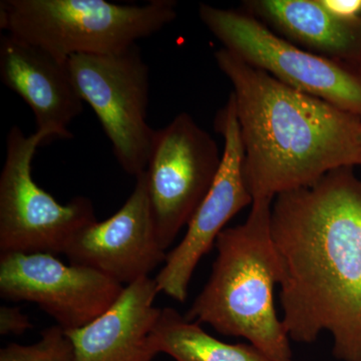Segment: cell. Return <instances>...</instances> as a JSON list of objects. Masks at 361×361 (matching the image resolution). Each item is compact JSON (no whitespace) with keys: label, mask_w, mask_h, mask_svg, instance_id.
Wrapping results in <instances>:
<instances>
[{"label":"cell","mask_w":361,"mask_h":361,"mask_svg":"<svg viewBox=\"0 0 361 361\" xmlns=\"http://www.w3.org/2000/svg\"><path fill=\"white\" fill-rule=\"evenodd\" d=\"M271 233L289 338L312 343L327 331L337 360L361 361V180L353 167L277 196Z\"/></svg>","instance_id":"1"},{"label":"cell","mask_w":361,"mask_h":361,"mask_svg":"<svg viewBox=\"0 0 361 361\" xmlns=\"http://www.w3.org/2000/svg\"><path fill=\"white\" fill-rule=\"evenodd\" d=\"M231 82L253 201L315 184L360 165L361 118L282 84L222 47L214 54Z\"/></svg>","instance_id":"2"},{"label":"cell","mask_w":361,"mask_h":361,"mask_svg":"<svg viewBox=\"0 0 361 361\" xmlns=\"http://www.w3.org/2000/svg\"><path fill=\"white\" fill-rule=\"evenodd\" d=\"M272 203L253 201L243 224L220 233L212 273L185 317L245 338L272 360L292 361L290 338L275 307L280 267L271 233Z\"/></svg>","instance_id":"3"},{"label":"cell","mask_w":361,"mask_h":361,"mask_svg":"<svg viewBox=\"0 0 361 361\" xmlns=\"http://www.w3.org/2000/svg\"><path fill=\"white\" fill-rule=\"evenodd\" d=\"M177 18L174 0L142 6L104 0H2L0 27L56 58L118 54Z\"/></svg>","instance_id":"4"},{"label":"cell","mask_w":361,"mask_h":361,"mask_svg":"<svg viewBox=\"0 0 361 361\" xmlns=\"http://www.w3.org/2000/svg\"><path fill=\"white\" fill-rule=\"evenodd\" d=\"M44 137L13 126L0 175V254H65L80 230L96 222L90 199L59 204L32 178V160Z\"/></svg>","instance_id":"5"},{"label":"cell","mask_w":361,"mask_h":361,"mask_svg":"<svg viewBox=\"0 0 361 361\" xmlns=\"http://www.w3.org/2000/svg\"><path fill=\"white\" fill-rule=\"evenodd\" d=\"M199 16L223 47L282 84L361 118V75L304 51L250 13L201 4Z\"/></svg>","instance_id":"6"},{"label":"cell","mask_w":361,"mask_h":361,"mask_svg":"<svg viewBox=\"0 0 361 361\" xmlns=\"http://www.w3.org/2000/svg\"><path fill=\"white\" fill-rule=\"evenodd\" d=\"M73 84L96 114L118 165L137 178L146 172L156 130L149 127V68L137 44L118 54L68 59Z\"/></svg>","instance_id":"7"},{"label":"cell","mask_w":361,"mask_h":361,"mask_svg":"<svg viewBox=\"0 0 361 361\" xmlns=\"http://www.w3.org/2000/svg\"><path fill=\"white\" fill-rule=\"evenodd\" d=\"M221 161L217 142L189 114H179L156 130L146 177L164 250L193 218L215 182Z\"/></svg>","instance_id":"8"},{"label":"cell","mask_w":361,"mask_h":361,"mask_svg":"<svg viewBox=\"0 0 361 361\" xmlns=\"http://www.w3.org/2000/svg\"><path fill=\"white\" fill-rule=\"evenodd\" d=\"M123 289L99 271L66 265L52 254H0V296L37 304L66 331L96 320Z\"/></svg>","instance_id":"9"},{"label":"cell","mask_w":361,"mask_h":361,"mask_svg":"<svg viewBox=\"0 0 361 361\" xmlns=\"http://www.w3.org/2000/svg\"><path fill=\"white\" fill-rule=\"evenodd\" d=\"M215 127L224 139L222 161L213 186L188 224L184 238L168 253L155 278L159 291L185 302L190 282L201 259L215 246L226 224L253 198L244 178V148L234 97L216 116Z\"/></svg>","instance_id":"10"},{"label":"cell","mask_w":361,"mask_h":361,"mask_svg":"<svg viewBox=\"0 0 361 361\" xmlns=\"http://www.w3.org/2000/svg\"><path fill=\"white\" fill-rule=\"evenodd\" d=\"M65 255L71 264L92 268L126 286L165 263L168 254L159 241L146 172L135 178L122 208L80 230Z\"/></svg>","instance_id":"11"},{"label":"cell","mask_w":361,"mask_h":361,"mask_svg":"<svg viewBox=\"0 0 361 361\" xmlns=\"http://www.w3.org/2000/svg\"><path fill=\"white\" fill-rule=\"evenodd\" d=\"M0 78L30 106L35 133L45 142L73 137L70 127L82 115L84 101L73 84L68 59L4 33L0 37Z\"/></svg>","instance_id":"12"},{"label":"cell","mask_w":361,"mask_h":361,"mask_svg":"<svg viewBox=\"0 0 361 361\" xmlns=\"http://www.w3.org/2000/svg\"><path fill=\"white\" fill-rule=\"evenodd\" d=\"M155 278L145 277L125 286L115 303L82 329L66 331L75 361H153L159 355L152 332L161 308Z\"/></svg>","instance_id":"13"},{"label":"cell","mask_w":361,"mask_h":361,"mask_svg":"<svg viewBox=\"0 0 361 361\" xmlns=\"http://www.w3.org/2000/svg\"><path fill=\"white\" fill-rule=\"evenodd\" d=\"M245 6L253 16L313 54L361 65V18H338L320 0H251Z\"/></svg>","instance_id":"14"},{"label":"cell","mask_w":361,"mask_h":361,"mask_svg":"<svg viewBox=\"0 0 361 361\" xmlns=\"http://www.w3.org/2000/svg\"><path fill=\"white\" fill-rule=\"evenodd\" d=\"M152 339L176 361H274L251 344H230L204 331L174 308H161Z\"/></svg>","instance_id":"15"},{"label":"cell","mask_w":361,"mask_h":361,"mask_svg":"<svg viewBox=\"0 0 361 361\" xmlns=\"http://www.w3.org/2000/svg\"><path fill=\"white\" fill-rule=\"evenodd\" d=\"M0 361H75V351L66 330L56 325L44 329L35 343L1 348Z\"/></svg>","instance_id":"16"},{"label":"cell","mask_w":361,"mask_h":361,"mask_svg":"<svg viewBox=\"0 0 361 361\" xmlns=\"http://www.w3.org/2000/svg\"><path fill=\"white\" fill-rule=\"evenodd\" d=\"M30 317L20 307L1 306L0 308V334L1 336H23L32 329Z\"/></svg>","instance_id":"17"},{"label":"cell","mask_w":361,"mask_h":361,"mask_svg":"<svg viewBox=\"0 0 361 361\" xmlns=\"http://www.w3.org/2000/svg\"><path fill=\"white\" fill-rule=\"evenodd\" d=\"M330 13L348 20L361 18V0H320Z\"/></svg>","instance_id":"18"},{"label":"cell","mask_w":361,"mask_h":361,"mask_svg":"<svg viewBox=\"0 0 361 361\" xmlns=\"http://www.w3.org/2000/svg\"><path fill=\"white\" fill-rule=\"evenodd\" d=\"M360 149H361V137H360ZM361 166V154H360V165Z\"/></svg>","instance_id":"19"}]
</instances>
